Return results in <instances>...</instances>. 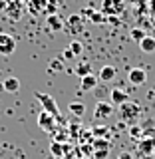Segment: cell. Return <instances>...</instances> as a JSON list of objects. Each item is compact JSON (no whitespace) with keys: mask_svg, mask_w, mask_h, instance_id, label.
I'll return each instance as SVG.
<instances>
[{"mask_svg":"<svg viewBox=\"0 0 155 159\" xmlns=\"http://www.w3.org/2000/svg\"><path fill=\"white\" fill-rule=\"evenodd\" d=\"M62 58L66 60V62H72V60L76 58V54H74V52H72V50H70V48H66V50H64V52H62Z\"/></svg>","mask_w":155,"mask_h":159,"instance_id":"d4e9b609","label":"cell"},{"mask_svg":"<svg viewBox=\"0 0 155 159\" xmlns=\"http://www.w3.org/2000/svg\"><path fill=\"white\" fill-rule=\"evenodd\" d=\"M24 10H26V4H24V0H8V6H6V16L12 20V22H16V20L22 18Z\"/></svg>","mask_w":155,"mask_h":159,"instance_id":"7a4b0ae2","label":"cell"},{"mask_svg":"<svg viewBox=\"0 0 155 159\" xmlns=\"http://www.w3.org/2000/svg\"><path fill=\"white\" fill-rule=\"evenodd\" d=\"M98 82H99V80L93 76V74H89V76H84V78H80V89H82V92L96 89V88H98Z\"/></svg>","mask_w":155,"mask_h":159,"instance_id":"7c38bea8","label":"cell"},{"mask_svg":"<svg viewBox=\"0 0 155 159\" xmlns=\"http://www.w3.org/2000/svg\"><path fill=\"white\" fill-rule=\"evenodd\" d=\"M127 82L131 84V86H143V84L147 82V72H145L143 68H133V70H129Z\"/></svg>","mask_w":155,"mask_h":159,"instance_id":"52a82bcc","label":"cell"},{"mask_svg":"<svg viewBox=\"0 0 155 159\" xmlns=\"http://www.w3.org/2000/svg\"><path fill=\"white\" fill-rule=\"evenodd\" d=\"M24 2H28V0H24Z\"/></svg>","mask_w":155,"mask_h":159,"instance_id":"1f68e13d","label":"cell"},{"mask_svg":"<svg viewBox=\"0 0 155 159\" xmlns=\"http://www.w3.org/2000/svg\"><path fill=\"white\" fill-rule=\"evenodd\" d=\"M70 50H72V52L74 54H76V56H80V54H82L84 52V46H82V42H78V40H74V42L72 44H70V46H68Z\"/></svg>","mask_w":155,"mask_h":159,"instance_id":"44dd1931","label":"cell"},{"mask_svg":"<svg viewBox=\"0 0 155 159\" xmlns=\"http://www.w3.org/2000/svg\"><path fill=\"white\" fill-rule=\"evenodd\" d=\"M107 151H109V149H96V155H93V157H96V159H106Z\"/></svg>","mask_w":155,"mask_h":159,"instance_id":"484cf974","label":"cell"},{"mask_svg":"<svg viewBox=\"0 0 155 159\" xmlns=\"http://www.w3.org/2000/svg\"><path fill=\"white\" fill-rule=\"evenodd\" d=\"M102 12L106 16H117V14H121L123 12V0H103Z\"/></svg>","mask_w":155,"mask_h":159,"instance_id":"277c9868","label":"cell"},{"mask_svg":"<svg viewBox=\"0 0 155 159\" xmlns=\"http://www.w3.org/2000/svg\"><path fill=\"white\" fill-rule=\"evenodd\" d=\"M68 109H70V111H72L76 117H82L84 111H86V106H84V103H80V102H72V103L68 106Z\"/></svg>","mask_w":155,"mask_h":159,"instance_id":"ac0fdd59","label":"cell"},{"mask_svg":"<svg viewBox=\"0 0 155 159\" xmlns=\"http://www.w3.org/2000/svg\"><path fill=\"white\" fill-rule=\"evenodd\" d=\"M48 4H54V6H60V0H46Z\"/></svg>","mask_w":155,"mask_h":159,"instance_id":"f546056e","label":"cell"},{"mask_svg":"<svg viewBox=\"0 0 155 159\" xmlns=\"http://www.w3.org/2000/svg\"><path fill=\"white\" fill-rule=\"evenodd\" d=\"M116 74H117V70L113 66H102L98 80L99 82H112V80H116Z\"/></svg>","mask_w":155,"mask_h":159,"instance_id":"5bb4252c","label":"cell"},{"mask_svg":"<svg viewBox=\"0 0 155 159\" xmlns=\"http://www.w3.org/2000/svg\"><path fill=\"white\" fill-rule=\"evenodd\" d=\"M36 98H38V102L42 103L44 111L52 113L54 117H58V116H60V109H58V103H56V99H54L52 96H48V93H42V92H36Z\"/></svg>","mask_w":155,"mask_h":159,"instance_id":"3957f363","label":"cell"},{"mask_svg":"<svg viewBox=\"0 0 155 159\" xmlns=\"http://www.w3.org/2000/svg\"><path fill=\"white\" fill-rule=\"evenodd\" d=\"M139 48H141V52H145V54H153L155 52V38L145 36L141 42H139Z\"/></svg>","mask_w":155,"mask_h":159,"instance_id":"2e32d148","label":"cell"},{"mask_svg":"<svg viewBox=\"0 0 155 159\" xmlns=\"http://www.w3.org/2000/svg\"><path fill=\"white\" fill-rule=\"evenodd\" d=\"M139 113H141V107H139L137 102H131V99H129L123 106H119V117L125 123H133L139 117Z\"/></svg>","mask_w":155,"mask_h":159,"instance_id":"6da1fadb","label":"cell"},{"mask_svg":"<svg viewBox=\"0 0 155 159\" xmlns=\"http://www.w3.org/2000/svg\"><path fill=\"white\" fill-rule=\"evenodd\" d=\"M139 149H141L143 153H151V151H153V145H151V141H147V139H145V141H141Z\"/></svg>","mask_w":155,"mask_h":159,"instance_id":"cb8c5ba5","label":"cell"},{"mask_svg":"<svg viewBox=\"0 0 155 159\" xmlns=\"http://www.w3.org/2000/svg\"><path fill=\"white\" fill-rule=\"evenodd\" d=\"M2 88L6 89L8 93H16L18 89H20V80L14 78V76H10V78H6V80L2 82Z\"/></svg>","mask_w":155,"mask_h":159,"instance_id":"9a60e30c","label":"cell"},{"mask_svg":"<svg viewBox=\"0 0 155 159\" xmlns=\"http://www.w3.org/2000/svg\"><path fill=\"white\" fill-rule=\"evenodd\" d=\"M93 133H96V135H106L107 129H106V125H98L96 129H93Z\"/></svg>","mask_w":155,"mask_h":159,"instance_id":"83f0119b","label":"cell"},{"mask_svg":"<svg viewBox=\"0 0 155 159\" xmlns=\"http://www.w3.org/2000/svg\"><path fill=\"white\" fill-rule=\"evenodd\" d=\"M84 14H89V20L96 24H103L107 20V16L103 12H93V10H84Z\"/></svg>","mask_w":155,"mask_h":159,"instance_id":"e0dca14e","label":"cell"},{"mask_svg":"<svg viewBox=\"0 0 155 159\" xmlns=\"http://www.w3.org/2000/svg\"><path fill=\"white\" fill-rule=\"evenodd\" d=\"M14 52H16V40L10 36V34L0 32V54L2 56H10Z\"/></svg>","mask_w":155,"mask_h":159,"instance_id":"5b68a950","label":"cell"},{"mask_svg":"<svg viewBox=\"0 0 155 159\" xmlns=\"http://www.w3.org/2000/svg\"><path fill=\"white\" fill-rule=\"evenodd\" d=\"M52 153L54 155H62V145L56 141V143H52Z\"/></svg>","mask_w":155,"mask_h":159,"instance_id":"4316f807","label":"cell"},{"mask_svg":"<svg viewBox=\"0 0 155 159\" xmlns=\"http://www.w3.org/2000/svg\"><path fill=\"white\" fill-rule=\"evenodd\" d=\"M50 72H62V70H64V66H62V62H60V60H54V62L52 64H50Z\"/></svg>","mask_w":155,"mask_h":159,"instance_id":"603a6c76","label":"cell"},{"mask_svg":"<svg viewBox=\"0 0 155 159\" xmlns=\"http://www.w3.org/2000/svg\"><path fill=\"white\" fill-rule=\"evenodd\" d=\"M93 147L96 149H109V141L107 139H96V141H93Z\"/></svg>","mask_w":155,"mask_h":159,"instance_id":"7402d4cb","label":"cell"},{"mask_svg":"<svg viewBox=\"0 0 155 159\" xmlns=\"http://www.w3.org/2000/svg\"><path fill=\"white\" fill-rule=\"evenodd\" d=\"M38 125L40 129H44V131H54V127H56V117L52 116V113H48V111H40V116H38Z\"/></svg>","mask_w":155,"mask_h":159,"instance_id":"ba28073f","label":"cell"},{"mask_svg":"<svg viewBox=\"0 0 155 159\" xmlns=\"http://www.w3.org/2000/svg\"><path fill=\"white\" fill-rule=\"evenodd\" d=\"M46 8H48L46 0H28L26 2V10L32 16H42V14H46Z\"/></svg>","mask_w":155,"mask_h":159,"instance_id":"30bf717a","label":"cell"},{"mask_svg":"<svg viewBox=\"0 0 155 159\" xmlns=\"http://www.w3.org/2000/svg\"><path fill=\"white\" fill-rule=\"evenodd\" d=\"M112 113H113V103L98 102L96 107H93V117H96V119H107Z\"/></svg>","mask_w":155,"mask_h":159,"instance_id":"9c48e42d","label":"cell"},{"mask_svg":"<svg viewBox=\"0 0 155 159\" xmlns=\"http://www.w3.org/2000/svg\"><path fill=\"white\" fill-rule=\"evenodd\" d=\"M129 36H131V40H133V42H137V44H139V42H141L143 38L147 36V34L143 32L141 28H131V32H129Z\"/></svg>","mask_w":155,"mask_h":159,"instance_id":"ffe728a7","label":"cell"},{"mask_svg":"<svg viewBox=\"0 0 155 159\" xmlns=\"http://www.w3.org/2000/svg\"><path fill=\"white\" fill-rule=\"evenodd\" d=\"M6 6H8V0H0V12H6Z\"/></svg>","mask_w":155,"mask_h":159,"instance_id":"f1b7e54d","label":"cell"},{"mask_svg":"<svg viewBox=\"0 0 155 159\" xmlns=\"http://www.w3.org/2000/svg\"><path fill=\"white\" fill-rule=\"evenodd\" d=\"M64 28H66L68 34H72V36H76L84 30V22H82V16L80 14H72L66 22H64Z\"/></svg>","mask_w":155,"mask_h":159,"instance_id":"8992f818","label":"cell"},{"mask_svg":"<svg viewBox=\"0 0 155 159\" xmlns=\"http://www.w3.org/2000/svg\"><path fill=\"white\" fill-rule=\"evenodd\" d=\"M46 24L50 30H54V32H60V30H64V20L60 14H50L46 16Z\"/></svg>","mask_w":155,"mask_h":159,"instance_id":"4fadbf2b","label":"cell"},{"mask_svg":"<svg viewBox=\"0 0 155 159\" xmlns=\"http://www.w3.org/2000/svg\"><path fill=\"white\" fill-rule=\"evenodd\" d=\"M109 98H112L113 106H123L125 102H129V93L123 92L121 88H113L112 92H109Z\"/></svg>","mask_w":155,"mask_h":159,"instance_id":"8fae6325","label":"cell"},{"mask_svg":"<svg viewBox=\"0 0 155 159\" xmlns=\"http://www.w3.org/2000/svg\"><path fill=\"white\" fill-rule=\"evenodd\" d=\"M74 72H76V76H80V78L89 76V74H92V66H89L88 62H82V64H78V66H76Z\"/></svg>","mask_w":155,"mask_h":159,"instance_id":"d6986e66","label":"cell"},{"mask_svg":"<svg viewBox=\"0 0 155 159\" xmlns=\"http://www.w3.org/2000/svg\"><path fill=\"white\" fill-rule=\"evenodd\" d=\"M119 159H131V155H129V153H121V155H119Z\"/></svg>","mask_w":155,"mask_h":159,"instance_id":"4dcf8cb0","label":"cell"}]
</instances>
